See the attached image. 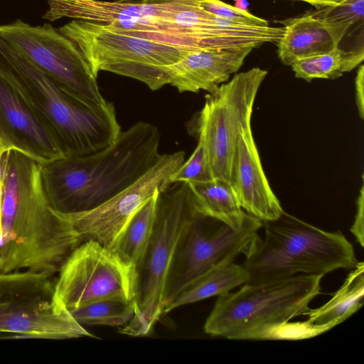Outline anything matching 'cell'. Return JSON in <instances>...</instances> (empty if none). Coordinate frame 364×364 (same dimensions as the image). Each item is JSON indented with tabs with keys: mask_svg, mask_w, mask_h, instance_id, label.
Listing matches in <instances>:
<instances>
[{
	"mask_svg": "<svg viewBox=\"0 0 364 364\" xmlns=\"http://www.w3.org/2000/svg\"><path fill=\"white\" fill-rule=\"evenodd\" d=\"M0 272L27 270L53 276L82 242L53 210L41 180V164L16 150L1 161Z\"/></svg>",
	"mask_w": 364,
	"mask_h": 364,
	"instance_id": "1",
	"label": "cell"
},
{
	"mask_svg": "<svg viewBox=\"0 0 364 364\" xmlns=\"http://www.w3.org/2000/svg\"><path fill=\"white\" fill-rule=\"evenodd\" d=\"M156 126L139 122L105 149L41 164V180L53 210L74 213L94 208L127 188L160 159Z\"/></svg>",
	"mask_w": 364,
	"mask_h": 364,
	"instance_id": "2",
	"label": "cell"
},
{
	"mask_svg": "<svg viewBox=\"0 0 364 364\" xmlns=\"http://www.w3.org/2000/svg\"><path fill=\"white\" fill-rule=\"evenodd\" d=\"M0 77L50 131L64 157L100 151L121 132L112 102L93 105L74 96L1 36Z\"/></svg>",
	"mask_w": 364,
	"mask_h": 364,
	"instance_id": "3",
	"label": "cell"
},
{
	"mask_svg": "<svg viewBox=\"0 0 364 364\" xmlns=\"http://www.w3.org/2000/svg\"><path fill=\"white\" fill-rule=\"evenodd\" d=\"M264 237L242 264L247 284H262L299 274L325 275L357 264L353 246L340 232H328L284 212L264 221Z\"/></svg>",
	"mask_w": 364,
	"mask_h": 364,
	"instance_id": "4",
	"label": "cell"
},
{
	"mask_svg": "<svg viewBox=\"0 0 364 364\" xmlns=\"http://www.w3.org/2000/svg\"><path fill=\"white\" fill-rule=\"evenodd\" d=\"M323 275L299 274L262 284H247L218 296L204 331L235 340L277 339L294 317L305 315L320 294Z\"/></svg>",
	"mask_w": 364,
	"mask_h": 364,
	"instance_id": "5",
	"label": "cell"
},
{
	"mask_svg": "<svg viewBox=\"0 0 364 364\" xmlns=\"http://www.w3.org/2000/svg\"><path fill=\"white\" fill-rule=\"evenodd\" d=\"M198 212L188 185L169 184L157 195L153 230L135 269V313L119 332L145 336L163 316V295L168 272L178 242Z\"/></svg>",
	"mask_w": 364,
	"mask_h": 364,
	"instance_id": "6",
	"label": "cell"
},
{
	"mask_svg": "<svg viewBox=\"0 0 364 364\" xmlns=\"http://www.w3.org/2000/svg\"><path fill=\"white\" fill-rule=\"evenodd\" d=\"M58 31L77 46L97 77L107 71L140 81L151 90L168 85V66L194 50L119 33L93 21L73 19Z\"/></svg>",
	"mask_w": 364,
	"mask_h": 364,
	"instance_id": "7",
	"label": "cell"
},
{
	"mask_svg": "<svg viewBox=\"0 0 364 364\" xmlns=\"http://www.w3.org/2000/svg\"><path fill=\"white\" fill-rule=\"evenodd\" d=\"M267 74L258 67L235 73L205 95L203 108L190 122V132L205 149L213 178L230 183L237 144L251 127L257 94Z\"/></svg>",
	"mask_w": 364,
	"mask_h": 364,
	"instance_id": "8",
	"label": "cell"
},
{
	"mask_svg": "<svg viewBox=\"0 0 364 364\" xmlns=\"http://www.w3.org/2000/svg\"><path fill=\"white\" fill-rule=\"evenodd\" d=\"M52 277L27 270L0 272V333L51 339L95 337L58 301Z\"/></svg>",
	"mask_w": 364,
	"mask_h": 364,
	"instance_id": "9",
	"label": "cell"
},
{
	"mask_svg": "<svg viewBox=\"0 0 364 364\" xmlns=\"http://www.w3.org/2000/svg\"><path fill=\"white\" fill-rule=\"evenodd\" d=\"M263 222L252 215L240 228L234 229L197 212L176 247L164 287V309L211 269L233 262L240 254L246 255L259 238Z\"/></svg>",
	"mask_w": 364,
	"mask_h": 364,
	"instance_id": "10",
	"label": "cell"
},
{
	"mask_svg": "<svg viewBox=\"0 0 364 364\" xmlns=\"http://www.w3.org/2000/svg\"><path fill=\"white\" fill-rule=\"evenodd\" d=\"M0 36L74 96L93 105L107 102L77 46L51 25L32 26L17 20L0 25Z\"/></svg>",
	"mask_w": 364,
	"mask_h": 364,
	"instance_id": "11",
	"label": "cell"
},
{
	"mask_svg": "<svg viewBox=\"0 0 364 364\" xmlns=\"http://www.w3.org/2000/svg\"><path fill=\"white\" fill-rule=\"evenodd\" d=\"M58 273L55 296L68 311L104 299L134 301L135 271L95 241L81 242Z\"/></svg>",
	"mask_w": 364,
	"mask_h": 364,
	"instance_id": "12",
	"label": "cell"
},
{
	"mask_svg": "<svg viewBox=\"0 0 364 364\" xmlns=\"http://www.w3.org/2000/svg\"><path fill=\"white\" fill-rule=\"evenodd\" d=\"M185 156L183 151L161 154L146 173L103 203L82 212L58 213L72 225L82 242L95 241L113 252L131 220L171 184V177L185 161Z\"/></svg>",
	"mask_w": 364,
	"mask_h": 364,
	"instance_id": "13",
	"label": "cell"
},
{
	"mask_svg": "<svg viewBox=\"0 0 364 364\" xmlns=\"http://www.w3.org/2000/svg\"><path fill=\"white\" fill-rule=\"evenodd\" d=\"M0 140L41 164L64 157L50 131L1 77Z\"/></svg>",
	"mask_w": 364,
	"mask_h": 364,
	"instance_id": "14",
	"label": "cell"
},
{
	"mask_svg": "<svg viewBox=\"0 0 364 364\" xmlns=\"http://www.w3.org/2000/svg\"><path fill=\"white\" fill-rule=\"evenodd\" d=\"M230 184L242 208L262 222L276 220L284 212L265 176L252 127L237 144Z\"/></svg>",
	"mask_w": 364,
	"mask_h": 364,
	"instance_id": "15",
	"label": "cell"
},
{
	"mask_svg": "<svg viewBox=\"0 0 364 364\" xmlns=\"http://www.w3.org/2000/svg\"><path fill=\"white\" fill-rule=\"evenodd\" d=\"M198 1L173 0L145 4L102 0H48L49 8L43 18L52 21L66 17L107 25L125 20L175 21L181 11L197 4Z\"/></svg>",
	"mask_w": 364,
	"mask_h": 364,
	"instance_id": "16",
	"label": "cell"
},
{
	"mask_svg": "<svg viewBox=\"0 0 364 364\" xmlns=\"http://www.w3.org/2000/svg\"><path fill=\"white\" fill-rule=\"evenodd\" d=\"M252 46L193 50L168 66V85L180 92H215L242 67Z\"/></svg>",
	"mask_w": 364,
	"mask_h": 364,
	"instance_id": "17",
	"label": "cell"
},
{
	"mask_svg": "<svg viewBox=\"0 0 364 364\" xmlns=\"http://www.w3.org/2000/svg\"><path fill=\"white\" fill-rule=\"evenodd\" d=\"M278 22L283 25L284 32L277 42V54L286 65L337 48L354 25L327 20L313 13Z\"/></svg>",
	"mask_w": 364,
	"mask_h": 364,
	"instance_id": "18",
	"label": "cell"
},
{
	"mask_svg": "<svg viewBox=\"0 0 364 364\" xmlns=\"http://www.w3.org/2000/svg\"><path fill=\"white\" fill-rule=\"evenodd\" d=\"M364 296V263L357 262L342 286L318 308L305 314L312 336L319 335L346 320L361 308Z\"/></svg>",
	"mask_w": 364,
	"mask_h": 364,
	"instance_id": "19",
	"label": "cell"
},
{
	"mask_svg": "<svg viewBox=\"0 0 364 364\" xmlns=\"http://www.w3.org/2000/svg\"><path fill=\"white\" fill-rule=\"evenodd\" d=\"M187 184L198 211L205 217L239 229L250 215L242 208L230 184L225 181L213 178Z\"/></svg>",
	"mask_w": 364,
	"mask_h": 364,
	"instance_id": "20",
	"label": "cell"
},
{
	"mask_svg": "<svg viewBox=\"0 0 364 364\" xmlns=\"http://www.w3.org/2000/svg\"><path fill=\"white\" fill-rule=\"evenodd\" d=\"M248 275L242 264L233 262L218 265L184 289L163 310V316L182 306L219 296L247 282Z\"/></svg>",
	"mask_w": 364,
	"mask_h": 364,
	"instance_id": "21",
	"label": "cell"
},
{
	"mask_svg": "<svg viewBox=\"0 0 364 364\" xmlns=\"http://www.w3.org/2000/svg\"><path fill=\"white\" fill-rule=\"evenodd\" d=\"M363 46L348 50L337 48L321 55L300 59L290 66L297 78L336 79L358 66L363 60Z\"/></svg>",
	"mask_w": 364,
	"mask_h": 364,
	"instance_id": "22",
	"label": "cell"
},
{
	"mask_svg": "<svg viewBox=\"0 0 364 364\" xmlns=\"http://www.w3.org/2000/svg\"><path fill=\"white\" fill-rule=\"evenodd\" d=\"M158 193L135 214L113 251L124 264L134 271L142 257L153 230Z\"/></svg>",
	"mask_w": 364,
	"mask_h": 364,
	"instance_id": "23",
	"label": "cell"
},
{
	"mask_svg": "<svg viewBox=\"0 0 364 364\" xmlns=\"http://www.w3.org/2000/svg\"><path fill=\"white\" fill-rule=\"evenodd\" d=\"M68 311L82 326H107L122 328L134 317L135 305L134 301L104 299Z\"/></svg>",
	"mask_w": 364,
	"mask_h": 364,
	"instance_id": "24",
	"label": "cell"
},
{
	"mask_svg": "<svg viewBox=\"0 0 364 364\" xmlns=\"http://www.w3.org/2000/svg\"><path fill=\"white\" fill-rule=\"evenodd\" d=\"M212 179L213 178L207 153L203 145L198 141L193 154L172 175L170 182L200 183Z\"/></svg>",
	"mask_w": 364,
	"mask_h": 364,
	"instance_id": "25",
	"label": "cell"
},
{
	"mask_svg": "<svg viewBox=\"0 0 364 364\" xmlns=\"http://www.w3.org/2000/svg\"><path fill=\"white\" fill-rule=\"evenodd\" d=\"M198 5L205 11L231 22L254 26H268L269 22L247 10H240L220 0H198Z\"/></svg>",
	"mask_w": 364,
	"mask_h": 364,
	"instance_id": "26",
	"label": "cell"
},
{
	"mask_svg": "<svg viewBox=\"0 0 364 364\" xmlns=\"http://www.w3.org/2000/svg\"><path fill=\"white\" fill-rule=\"evenodd\" d=\"M312 13L327 20L355 24L363 21L364 0H346L336 6L320 8Z\"/></svg>",
	"mask_w": 364,
	"mask_h": 364,
	"instance_id": "27",
	"label": "cell"
},
{
	"mask_svg": "<svg viewBox=\"0 0 364 364\" xmlns=\"http://www.w3.org/2000/svg\"><path fill=\"white\" fill-rule=\"evenodd\" d=\"M363 213H364V186L362 184L356 200V213L353 223L350 227V232L355 236L356 241L361 247L364 245L363 232Z\"/></svg>",
	"mask_w": 364,
	"mask_h": 364,
	"instance_id": "28",
	"label": "cell"
},
{
	"mask_svg": "<svg viewBox=\"0 0 364 364\" xmlns=\"http://www.w3.org/2000/svg\"><path fill=\"white\" fill-rule=\"evenodd\" d=\"M364 66L360 65L357 71L355 80V102L359 117L363 119L364 117Z\"/></svg>",
	"mask_w": 364,
	"mask_h": 364,
	"instance_id": "29",
	"label": "cell"
},
{
	"mask_svg": "<svg viewBox=\"0 0 364 364\" xmlns=\"http://www.w3.org/2000/svg\"><path fill=\"white\" fill-rule=\"evenodd\" d=\"M294 1H304L305 3H307L316 9H320L323 7H327V6H336L342 2H343L346 0H294Z\"/></svg>",
	"mask_w": 364,
	"mask_h": 364,
	"instance_id": "30",
	"label": "cell"
},
{
	"mask_svg": "<svg viewBox=\"0 0 364 364\" xmlns=\"http://www.w3.org/2000/svg\"><path fill=\"white\" fill-rule=\"evenodd\" d=\"M120 2H128V3H145V4H154L161 3L166 1H170L173 0H114Z\"/></svg>",
	"mask_w": 364,
	"mask_h": 364,
	"instance_id": "31",
	"label": "cell"
},
{
	"mask_svg": "<svg viewBox=\"0 0 364 364\" xmlns=\"http://www.w3.org/2000/svg\"><path fill=\"white\" fill-rule=\"evenodd\" d=\"M235 4L234 6L240 10H247V7L249 6V3L247 0H234Z\"/></svg>",
	"mask_w": 364,
	"mask_h": 364,
	"instance_id": "32",
	"label": "cell"
},
{
	"mask_svg": "<svg viewBox=\"0 0 364 364\" xmlns=\"http://www.w3.org/2000/svg\"><path fill=\"white\" fill-rule=\"evenodd\" d=\"M10 149H9L4 144L3 142L0 140V162H1V158H2V156L4 154V153H6L7 151H9Z\"/></svg>",
	"mask_w": 364,
	"mask_h": 364,
	"instance_id": "33",
	"label": "cell"
}]
</instances>
